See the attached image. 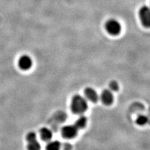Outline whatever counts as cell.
Returning <instances> with one entry per match:
<instances>
[{"label":"cell","instance_id":"6da1fadb","mask_svg":"<svg viewBox=\"0 0 150 150\" xmlns=\"http://www.w3.org/2000/svg\"><path fill=\"white\" fill-rule=\"evenodd\" d=\"M71 109L74 114L84 113L88 109V103L85 98L78 95L74 96L71 103Z\"/></svg>","mask_w":150,"mask_h":150},{"label":"cell","instance_id":"7a4b0ae2","mask_svg":"<svg viewBox=\"0 0 150 150\" xmlns=\"http://www.w3.org/2000/svg\"><path fill=\"white\" fill-rule=\"evenodd\" d=\"M106 31L112 36L118 35L121 31V25L120 23L115 19H110L105 24Z\"/></svg>","mask_w":150,"mask_h":150},{"label":"cell","instance_id":"3957f363","mask_svg":"<svg viewBox=\"0 0 150 150\" xmlns=\"http://www.w3.org/2000/svg\"><path fill=\"white\" fill-rule=\"evenodd\" d=\"M139 16L140 20L145 28L150 26V9L147 6H143L139 9Z\"/></svg>","mask_w":150,"mask_h":150},{"label":"cell","instance_id":"277c9868","mask_svg":"<svg viewBox=\"0 0 150 150\" xmlns=\"http://www.w3.org/2000/svg\"><path fill=\"white\" fill-rule=\"evenodd\" d=\"M78 129L74 125H68L64 126L62 129V134L63 137L68 139L73 138L78 133Z\"/></svg>","mask_w":150,"mask_h":150},{"label":"cell","instance_id":"5b68a950","mask_svg":"<svg viewBox=\"0 0 150 150\" xmlns=\"http://www.w3.org/2000/svg\"><path fill=\"white\" fill-rule=\"evenodd\" d=\"M33 61L31 57L28 55H23L19 59L18 66L23 70H28L31 68Z\"/></svg>","mask_w":150,"mask_h":150},{"label":"cell","instance_id":"8992f818","mask_svg":"<svg viewBox=\"0 0 150 150\" xmlns=\"http://www.w3.org/2000/svg\"><path fill=\"white\" fill-rule=\"evenodd\" d=\"M101 99L105 105H111L114 100V97H113V95H112L111 91L109 90H103L101 95Z\"/></svg>","mask_w":150,"mask_h":150},{"label":"cell","instance_id":"52a82bcc","mask_svg":"<svg viewBox=\"0 0 150 150\" xmlns=\"http://www.w3.org/2000/svg\"><path fill=\"white\" fill-rule=\"evenodd\" d=\"M84 95L87 98V99H88L91 102L96 103L98 101L99 96H98V95L96 90H94L93 88L90 87L86 88L84 91Z\"/></svg>","mask_w":150,"mask_h":150},{"label":"cell","instance_id":"ba28073f","mask_svg":"<svg viewBox=\"0 0 150 150\" xmlns=\"http://www.w3.org/2000/svg\"><path fill=\"white\" fill-rule=\"evenodd\" d=\"M40 133L41 139L43 141L50 140L53 137V134L51 131L47 128H41L40 131Z\"/></svg>","mask_w":150,"mask_h":150},{"label":"cell","instance_id":"9c48e42d","mask_svg":"<svg viewBox=\"0 0 150 150\" xmlns=\"http://www.w3.org/2000/svg\"><path fill=\"white\" fill-rule=\"evenodd\" d=\"M86 123H87L86 117H85L84 116H81L76 120V122H75L74 125L76 126V128L78 129H82L85 127Z\"/></svg>","mask_w":150,"mask_h":150},{"label":"cell","instance_id":"30bf717a","mask_svg":"<svg viewBox=\"0 0 150 150\" xmlns=\"http://www.w3.org/2000/svg\"><path fill=\"white\" fill-rule=\"evenodd\" d=\"M28 150H40L41 146L36 139L28 141Z\"/></svg>","mask_w":150,"mask_h":150},{"label":"cell","instance_id":"8fae6325","mask_svg":"<svg viewBox=\"0 0 150 150\" xmlns=\"http://www.w3.org/2000/svg\"><path fill=\"white\" fill-rule=\"evenodd\" d=\"M61 143L58 141L50 142L46 145V150H60Z\"/></svg>","mask_w":150,"mask_h":150},{"label":"cell","instance_id":"7c38bea8","mask_svg":"<svg viewBox=\"0 0 150 150\" xmlns=\"http://www.w3.org/2000/svg\"><path fill=\"white\" fill-rule=\"evenodd\" d=\"M148 118L146 116L144 115H139L137 119V123L139 125L143 126L147 123Z\"/></svg>","mask_w":150,"mask_h":150},{"label":"cell","instance_id":"4fadbf2b","mask_svg":"<svg viewBox=\"0 0 150 150\" xmlns=\"http://www.w3.org/2000/svg\"><path fill=\"white\" fill-rule=\"evenodd\" d=\"M109 87L111 91H117L119 90V84L116 81H111L109 83Z\"/></svg>","mask_w":150,"mask_h":150},{"label":"cell","instance_id":"5bb4252c","mask_svg":"<svg viewBox=\"0 0 150 150\" xmlns=\"http://www.w3.org/2000/svg\"><path fill=\"white\" fill-rule=\"evenodd\" d=\"M36 139V134L34 132H30L28 133L26 136V140L28 141L32 140V139Z\"/></svg>","mask_w":150,"mask_h":150}]
</instances>
